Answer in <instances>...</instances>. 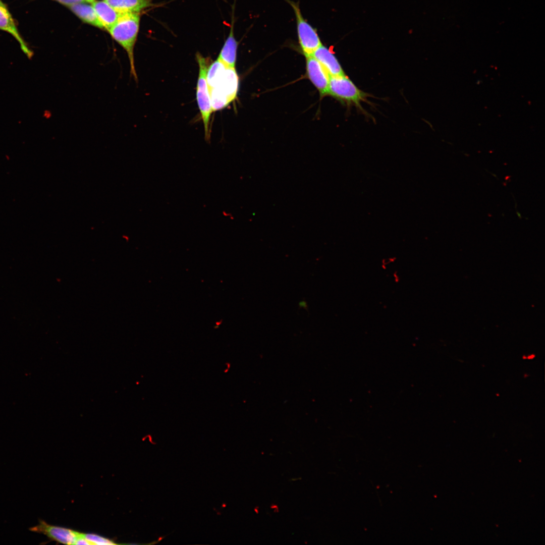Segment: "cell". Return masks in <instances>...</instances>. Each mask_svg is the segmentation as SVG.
I'll list each match as a JSON object with an SVG mask.
<instances>
[{"label": "cell", "mask_w": 545, "mask_h": 545, "mask_svg": "<svg viewBox=\"0 0 545 545\" xmlns=\"http://www.w3.org/2000/svg\"><path fill=\"white\" fill-rule=\"evenodd\" d=\"M67 7L84 22L100 29L104 28L91 4L79 3Z\"/></svg>", "instance_id": "4fadbf2b"}, {"label": "cell", "mask_w": 545, "mask_h": 545, "mask_svg": "<svg viewBox=\"0 0 545 545\" xmlns=\"http://www.w3.org/2000/svg\"><path fill=\"white\" fill-rule=\"evenodd\" d=\"M140 13H121L118 20L108 31L113 39L126 51L130 63V74L137 81L134 50L139 32Z\"/></svg>", "instance_id": "6da1fadb"}, {"label": "cell", "mask_w": 545, "mask_h": 545, "mask_svg": "<svg viewBox=\"0 0 545 545\" xmlns=\"http://www.w3.org/2000/svg\"><path fill=\"white\" fill-rule=\"evenodd\" d=\"M31 532L42 534L50 540L66 544H75L80 533L71 529L56 526L39 519L38 523L28 528Z\"/></svg>", "instance_id": "5b68a950"}, {"label": "cell", "mask_w": 545, "mask_h": 545, "mask_svg": "<svg viewBox=\"0 0 545 545\" xmlns=\"http://www.w3.org/2000/svg\"><path fill=\"white\" fill-rule=\"evenodd\" d=\"M82 536L87 539L90 545H115L116 542L107 538L94 533H82Z\"/></svg>", "instance_id": "9a60e30c"}, {"label": "cell", "mask_w": 545, "mask_h": 545, "mask_svg": "<svg viewBox=\"0 0 545 545\" xmlns=\"http://www.w3.org/2000/svg\"><path fill=\"white\" fill-rule=\"evenodd\" d=\"M0 29L10 33L18 41L23 52L31 59L33 56L32 51L28 47L27 44L22 38L16 26L12 17L6 6L0 0Z\"/></svg>", "instance_id": "ba28073f"}, {"label": "cell", "mask_w": 545, "mask_h": 545, "mask_svg": "<svg viewBox=\"0 0 545 545\" xmlns=\"http://www.w3.org/2000/svg\"><path fill=\"white\" fill-rule=\"evenodd\" d=\"M67 7L79 3L91 4L94 0H54Z\"/></svg>", "instance_id": "2e32d148"}, {"label": "cell", "mask_w": 545, "mask_h": 545, "mask_svg": "<svg viewBox=\"0 0 545 545\" xmlns=\"http://www.w3.org/2000/svg\"><path fill=\"white\" fill-rule=\"evenodd\" d=\"M227 67L216 59L208 67L206 81L209 91L215 88L223 78Z\"/></svg>", "instance_id": "5bb4252c"}, {"label": "cell", "mask_w": 545, "mask_h": 545, "mask_svg": "<svg viewBox=\"0 0 545 545\" xmlns=\"http://www.w3.org/2000/svg\"><path fill=\"white\" fill-rule=\"evenodd\" d=\"M308 77L318 90L321 96L328 94L330 76L312 56L306 57Z\"/></svg>", "instance_id": "8992f818"}, {"label": "cell", "mask_w": 545, "mask_h": 545, "mask_svg": "<svg viewBox=\"0 0 545 545\" xmlns=\"http://www.w3.org/2000/svg\"><path fill=\"white\" fill-rule=\"evenodd\" d=\"M328 94L340 100L357 105H359L360 102L367 96L345 75L330 77Z\"/></svg>", "instance_id": "277c9868"}, {"label": "cell", "mask_w": 545, "mask_h": 545, "mask_svg": "<svg viewBox=\"0 0 545 545\" xmlns=\"http://www.w3.org/2000/svg\"><path fill=\"white\" fill-rule=\"evenodd\" d=\"M196 57L199 66L196 98L204 125L205 140L209 141L210 138V119L213 112L206 81L210 60L208 58H204L199 52L196 53Z\"/></svg>", "instance_id": "7a4b0ae2"}, {"label": "cell", "mask_w": 545, "mask_h": 545, "mask_svg": "<svg viewBox=\"0 0 545 545\" xmlns=\"http://www.w3.org/2000/svg\"><path fill=\"white\" fill-rule=\"evenodd\" d=\"M292 7L295 15L297 31L300 47L305 57L311 56L322 45L317 31L302 15L298 3L286 0Z\"/></svg>", "instance_id": "3957f363"}, {"label": "cell", "mask_w": 545, "mask_h": 545, "mask_svg": "<svg viewBox=\"0 0 545 545\" xmlns=\"http://www.w3.org/2000/svg\"><path fill=\"white\" fill-rule=\"evenodd\" d=\"M238 87L239 78L235 68L227 67L221 82L211 90L223 96L230 103L236 97Z\"/></svg>", "instance_id": "52a82bcc"}, {"label": "cell", "mask_w": 545, "mask_h": 545, "mask_svg": "<svg viewBox=\"0 0 545 545\" xmlns=\"http://www.w3.org/2000/svg\"><path fill=\"white\" fill-rule=\"evenodd\" d=\"M234 20L232 19L229 35L217 59L226 67L230 68H235L238 45V42L234 36Z\"/></svg>", "instance_id": "30bf717a"}, {"label": "cell", "mask_w": 545, "mask_h": 545, "mask_svg": "<svg viewBox=\"0 0 545 545\" xmlns=\"http://www.w3.org/2000/svg\"><path fill=\"white\" fill-rule=\"evenodd\" d=\"M91 4L94 8L103 28L108 31L117 22L121 13L103 0H94Z\"/></svg>", "instance_id": "8fae6325"}, {"label": "cell", "mask_w": 545, "mask_h": 545, "mask_svg": "<svg viewBox=\"0 0 545 545\" xmlns=\"http://www.w3.org/2000/svg\"><path fill=\"white\" fill-rule=\"evenodd\" d=\"M299 306H300V307H303V308H306V307H307V305L306 302H305V301H301V302H300V303H299Z\"/></svg>", "instance_id": "e0dca14e"}, {"label": "cell", "mask_w": 545, "mask_h": 545, "mask_svg": "<svg viewBox=\"0 0 545 545\" xmlns=\"http://www.w3.org/2000/svg\"><path fill=\"white\" fill-rule=\"evenodd\" d=\"M120 13H140L153 6L152 0H103Z\"/></svg>", "instance_id": "7c38bea8"}, {"label": "cell", "mask_w": 545, "mask_h": 545, "mask_svg": "<svg viewBox=\"0 0 545 545\" xmlns=\"http://www.w3.org/2000/svg\"><path fill=\"white\" fill-rule=\"evenodd\" d=\"M312 56L321 65L330 77L345 75L334 54L322 44L314 51Z\"/></svg>", "instance_id": "9c48e42d"}]
</instances>
